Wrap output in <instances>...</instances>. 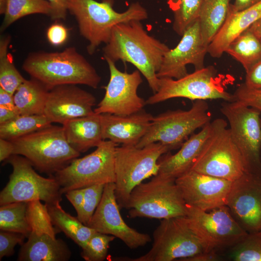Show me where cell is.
Wrapping results in <instances>:
<instances>
[{
  "label": "cell",
  "mask_w": 261,
  "mask_h": 261,
  "mask_svg": "<svg viewBox=\"0 0 261 261\" xmlns=\"http://www.w3.org/2000/svg\"><path fill=\"white\" fill-rule=\"evenodd\" d=\"M105 60L108 65L110 78L104 87V96L94 109V112L126 116L142 111L146 104L137 93L143 82L141 72L138 70L131 73L123 72L117 68L115 62Z\"/></svg>",
  "instance_id": "9a60e30c"
},
{
  "label": "cell",
  "mask_w": 261,
  "mask_h": 261,
  "mask_svg": "<svg viewBox=\"0 0 261 261\" xmlns=\"http://www.w3.org/2000/svg\"><path fill=\"white\" fill-rule=\"evenodd\" d=\"M231 0H203L198 20L203 41L207 46L225 22Z\"/></svg>",
  "instance_id": "4316f807"
},
{
  "label": "cell",
  "mask_w": 261,
  "mask_h": 261,
  "mask_svg": "<svg viewBox=\"0 0 261 261\" xmlns=\"http://www.w3.org/2000/svg\"><path fill=\"white\" fill-rule=\"evenodd\" d=\"M224 255L218 253L203 252L192 257L182 259L181 261H218L224 259Z\"/></svg>",
  "instance_id": "f6af8a7d"
},
{
  "label": "cell",
  "mask_w": 261,
  "mask_h": 261,
  "mask_svg": "<svg viewBox=\"0 0 261 261\" xmlns=\"http://www.w3.org/2000/svg\"><path fill=\"white\" fill-rule=\"evenodd\" d=\"M225 52L239 62L246 72L261 61V41L248 29L230 43Z\"/></svg>",
  "instance_id": "f1b7e54d"
},
{
  "label": "cell",
  "mask_w": 261,
  "mask_h": 261,
  "mask_svg": "<svg viewBox=\"0 0 261 261\" xmlns=\"http://www.w3.org/2000/svg\"><path fill=\"white\" fill-rule=\"evenodd\" d=\"M175 180L158 173L135 187L126 208L130 218L163 219L185 216L186 203Z\"/></svg>",
  "instance_id": "52a82bcc"
},
{
  "label": "cell",
  "mask_w": 261,
  "mask_h": 261,
  "mask_svg": "<svg viewBox=\"0 0 261 261\" xmlns=\"http://www.w3.org/2000/svg\"><path fill=\"white\" fill-rule=\"evenodd\" d=\"M234 101L254 108L261 113V89H255L240 84L233 93Z\"/></svg>",
  "instance_id": "f35d334b"
},
{
  "label": "cell",
  "mask_w": 261,
  "mask_h": 261,
  "mask_svg": "<svg viewBox=\"0 0 261 261\" xmlns=\"http://www.w3.org/2000/svg\"><path fill=\"white\" fill-rule=\"evenodd\" d=\"M46 205L53 224L82 249L97 232L94 229L82 223L77 217L65 212L61 207L60 202Z\"/></svg>",
  "instance_id": "83f0119b"
},
{
  "label": "cell",
  "mask_w": 261,
  "mask_h": 261,
  "mask_svg": "<svg viewBox=\"0 0 261 261\" xmlns=\"http://www.w3.org/2000/svg\"><path fill=\"white\" fill-rule=\"evenodd\" d=\"M258 233L260 236H261V231H260V232H258Z\"/></svg>",
  "instance_id": "816d5d0a"
},
{
  "label": "cell",
  "mask_w": 261,
  "mask_h": 261,
  "mask_svg": "<svg viewBox=\"0 0 261 261\" xmlns=\"http://www.w3.org/2000/svg\"><path fill=\"white\" fill-rule=\"evenodd\" d=\"M72 253L61 239L46 233L31 232L28 240L21 245L17 261H67Z\"/></svg>",
  "instance_id": "d4e9b609"
},
{
  "label": "cell",
  "mask_w": 261,
  "mask_h": 261,
  "mask_svg": "<svg viewBox=\"0 0 261 261\" xmlns=\"http://www.w3.org/2000/svg\"><path fill=\"white\" fill-rule=\"evenodd\" d=\"M261 1V0H234L231 4V8L235 11H241L250 7Z\"/></svg>",
  "instance_id": "c3c4849f"
},
{
  "label": "cell",
  "mask_w": 261,
  "mask_h": 261,
  "mask_svg": "<svg viewBox=\"0 0 261 261\" xmlns=\"http://www.w3.org/2000/svg\"><path fill=\"white\" fill-rule=\"evenodd\" d=\"M11 141L14 146L13 155L26 158L39 172L50 174L80 154L68 143L62 126L51 124Z\"/></svg>",
  "instance_id": "5b68a950"
},
{
  "label": "cell",
  "mask_w": 261,
  "mask_h": 261,
  "mask_svg": "<svg viewBox=\"0 0 261 261\" xmlns=\"http://www.w3.org/2000/svg\"><path fill=\"white\" fill-rule=\"evenodd\" d=\"M173 13V29L182 36L199 17L203 0H166Z\"/></svg>",
  "instance_id": "836d02e7"
},
{
  "label": "cell",
  "mask_w": 261,
  "mask_h": 261,
  "mask_svg": "<svg viewBox=\"0 0 261 261\" xmlns=\"http://www.w3.org/2000/svg\"><path fill=\"white\" fill-rule=\"evenodd\" d=\"M261 41V17L248 28Z\"/></svg>",
  "instance_id": "f907efd6"
},
{
  "label": "cell",
  "mask_w": 261,
  "mask_h": 261,
  "mask_svg": "<svg viewBox=\"0 0 261 261\" xmlns=\"http://www.w3.org/2000/svg\"><path fill=\"white\" fill-rule=\"evenodd\" d=\"M169 47L149 35L141 21L131 20L115 26L103 48L104 59L121 60L134 65L146 79L153 93L159 88V71Z\"/></svg>",
  "instance_id": "6da1fadb"
},
{
  "label": "cell",
  "mask_w": 261,
  "mask_h": 261,
  "mask_svg": "<svg viewBox=\"0 0 261 261\" xmlns=\"http://www.w3.org/2000/svg\"><path fill=\"white\" fill-rule=\"evenodd\" d=\"M176 98L191 101L222 100L234 101L233 94L228 92L220 82L213 66L195 70L179 79H159L157 91L149 97L146 104H155Z\"/></svg>",
  "instance_id": "4fadbf2b"
},
{
  "label": "cell",
  "mask_w": 261,
  "mask_h": 261,
  "mask_svg": "<svg viewBox=\"0 0 261 261\" xmlns=\"http://www.w3.org/2000/svg\"><path fill=\"white\" fill-rule=\"evenodd\" d=\"M117 146L110 140H103L93 152L74 159L53 174L62 194L94 185L115 183V155Z\"/></svg>",
  "instance_id": "30bf717a"
},
{
  "label": "cell",
  "mask_w": 261,
  "mask_h": 261,
  "mask_svg": "<svg viewBox=\"0 0 261 261\" xmlns=\"http://www.w3.org/2000/svg\"><path fill=\"white\" fill-rule=\"evenodd\" d=\"M49 90L35 79H26L13 95L20 115H43Z\"/></svg>",
  "instance_id": "484cf974"
},
{
  "label": "cell",
  "mask_w": 261,
  "mask_h": 261,
  "mask_svg": "<svg viewBox=\"0 0 261 261\" xmlns=\"http://www.w3.org/2000/svg\"><path fill=\"white\" fill-rule=\"evenodd\" d=\"M115 189V183L105 185L101 201L87 226L97 232L119 238L130 249L145 246L151 241V237L125 223L120 213Z\"/></svg>",
  "instance_id": "2e32d148"
},
{
  "label": "cell",
  "mask_w": 261,
  "mask_h": 261,
  "mask_svg": "<svg viewBox=\"0 0 261 261\" xmlns=\"http://www.w3.org/2000/svg\"><path fill=\"white\" fill-rule=\"evenodd\" d=\"M260 17L261 1L241 11L233 10L230 4L226 20L208 45L207 53L213 58L221 57L230 43Z\"/></svg>",
  "instance_id": "603a6c76"
},
{
  "label": "cell",
  "mask_w": 261,
  "mask_h": 261,
  "mask_svg": "<svg viewBox=\"0 0 261 261\" xmlns=\"http://www.w3.org/2000/svg\"><path fill=\"white\" fill-rule=\"evenodd\" d=\"M181 37L177 45L165 54L157 73L159 78H180L188 73L187 69L188 64L193 65L195 70L205 67L204 58L208 46L203 41L198 19Z\"/></svg>",
  "instance_id": "d6986e66"
},
{
  "label": "cell",
  "mask_w": 261,
  "mask_h": 261,
  "mask_svg": "<svg viewBox=\"0 0 261 261\" xmlns=\"http://www.w3.org/2000/svg\"><path fill=\"white\" fill-rule=\"evenodd\" d=\"M244 84L249 88L261 89V61L246 72Z\"/></svg>",
  "instance_id": "b9f144b4"
},
{
  "label": "cell",
  "mask_w": 261,
  "mask_h": 261,
  "mask_svg": "<svg viewBox=\"0 0 261 261\" xmlns=\"http://www.w3.org/2000/svg\"><path fill=\"white\" fill-rule=\"evenodd\" d=\"M62 125L68 143L79 153L97 147L103 141L101 114L94 112L69 120Z\"/></svg>",
  "instance_id": "cb8c5ba5"
},
{
  "label": "cell",
  "mask_w": 261,
  "mask_h": 261,
  "mask_svg": "<svg viewBox=\"0 0 261 261\" xmlns=\"http://www.w3.org/2000/svg\"><path fill=\"white\" fill-rule=\"evenodd\" d=\"M211 119L206 101H194L188 110L168 111L154 116L148 130L136 146L159 142L171 150L177 149L197 129L209 123Z\"/></svg>",
  "instance_id": "9c48e42d"
},
{
  "label": "cell",
  "mask_w": 261,
  "mask_h": 261,
  "mask_svg": "<svg viewBox=\"0 0 261 261\" xmlns=\"http://www.w3.org/2000/svg\"><path fill=\"white\" fill-rule=\"evenodd\" d=\"M153 116L144 111L130 115L101 114L103 140L136 146L146 134Z\"/></svg>",
  "instance_id": "44dd1931"
},
{
  "label": "cell",
  "mask_w": 261,
  "mask_h": 261,
  "mask_svg": "<svg viewBox=\"0 0 261 261\" xmlns=\"http://www.w3.org/2000/svg\"><path fill=\"white\" fill-rule=\"evenodd\" d=\"M14 145L12 141L0 138V161L6 160L13 155Z\"/></svg>",
  "instance_id": "7dc6e473"
},
{
  "label": "cell",
  "mask_w": 261,
  "mask_h": 261,
  "mask_svg": "<svg viewBox=\"0 0 261 261\" xmlns=\"http://www.w3.org/2000/svg\"><path fill=\"white\" fill-rule=\"evenodd\" d=\"M67 29L62 25L54 24L50 26L46 32L48 42L53 45L58 46L64 44L68 38Z\"/></svg>",
  "instance_id": "60d3db41"
},
{
  "label": "cell",
  "mask_w": 261,
  "mask_h": 261,
  "mask_svg": "<svg viewBox=\"0 0 261 261\" xmlns=\"http://www.w3.org/2000/svg\"><path fill=\"white\" fill-rule=\"evenodd\" d=\"M0 106L14 107V95L0 87Z\"/></svg>",
  "instance_id": "681fc988"
},
{
  "label": "cell",
  "mask_w": 261,
  "mask_h": 261,
  "mask_svg": "<svg viewBox=\"0 0 261 261\" xmlns=\"http://www.w3.org/2000/svg\"><path fill=\"white\" fill-rule=\"evenodd\" d=\"M175 182L186 204L205 211L226 205L232 183L191 170Z\"/></svg>",
  "instance_id": "ac0fdd59"
},
{
  "label": "cell",
  "mask_w": 261,
  "mask_h": 261,
  "mask_svg": "<svg viewBox=\"0 0 261 261\" xmlns=\"http://www.w3.org/2000/svg\"><path fill=\"white\" fill-rule=\"evenodd\" d=\"M11 42L10 35L0 40V87L13 94L26 80L17 70L13 57L8 51Z\"/></svg>",
  "instance_id": "d6a6232c"
},
{
  "label": "cell",
  "mask_w": 261,
  "mask_h": 261,
  "mask_svg": "<svg viewBox=\"0 0 261 261\" xmlns=\"http://www.w3.org/2000/svg\"><path fill=\"white\" fill-rule=\"evenodd\" d=\"M96 102L93 95L76 85L58 86L49 90L44 115L51 123L63 124L94 113Z\"/></svg>",
  "instance_id": "ffe728a7"
},
{
  "label": "cell",
  "mask_w": 261,
  "mask_h": 261,
  "mask_svg": "<svg viewBox=\"0 0 261 261\" xmlns=\"http://www.w3.org/2000/svg\"><path fill=\"white\" fill-rule=\"evenodd\" d=\"M226 205L247 232L261 231V177L247 173L233 181Z\"/></svg>",
  "instance_id": "e0dca14e"
},
{
  "label": "cell",
  "mask_w": 261,
  "mask_h": 261,
  "mask_svg": "<svg viewBox=\"0 0 261 261\" xmlns=\"http://www.w3.org/2000/svg\"><path fill=\"white\" fill-rule=\"evenodd\" d=\"M159 142L142 147L116 146L115 155V195L120 208L126 209L132 190L143 181L157 174L160 157L171 151Z\"/></svg>",
  "instance_id": "277c9868"
},
{
  "label": "cell",
  "mask_w": 261,
  "mask_h": 261,
  "mask_svg": "<svg viewBox=\"0 0 261 261\" xmlns=\"http://www.w3.org/2000/svg\"><path fill=\"white\" fill-rule=\"evenodd\" d=\"M220 110L247 172L261 177V113L235 101H224Z\"/></svg>",
  "instance_id": "7c38bea8"
},
{
  "label": "cell",
  "mask_w": 261,
  "mask_h": 261,
  "mask_svg": "<svg viewBox=\"0 0 261 261\" xmlns=\"http://www.w3.org/2000/svg\"><path fill=\"white\" fill-rule=\"evenodd\" d=\"M26 236L20 233L2 231L0 232V260L4 257H9L14 253L15 246L24 244Z\"/></svg>",
  "instance_id": "ab89813d"
},
{
  "label": "cell",
  "mask_w": 261,
  "mask_h": 261,
  "mask_svg": "<svg viewBox=\"0 0 261 261\" xmlns=\"http://www.w3.org/2000/svg\"><path fill=\"white\" fill-rule=\"evenodd\" d=\"M150 249L129 261H180L204 252L194 233L188 227L185 216L161 219L153 233Z\"/></svg>",
  "instance_id": "5bb4252c"
},
{
  "label": "cell",
  "mask_w": 261,
  "mask_h": 261,
  "mask_svg": "<svg viewBox=\"0 0 261 261\" xmlns=\"http://www.w3.org/2000/svg\"><path fill=\"white\" fill-rule=\"evenodd\" d=\"M116 237L96 232L82 248L81 256L86 261H103L107 256L110 243Z\"/></svg>",
  "instance_id": "8d00e7d4"
},
{
  "label": "cell",
  "mask_w": 261,
  "mask_h": 261,
  "mask_svg": "<svg viewBox=\"0 0 261 261\" xmlns=\"http://www.w3.org/2000/svg\"><path fill=\"white\" fill-rule=\"evenodd\" d=\"M51 6L46 0H0V13L4 15L0 29L4 30L24 16L32 14L50 15Z\"/></svg>",
  "instance_id": "f546056e"
},
{
  "label": "cell",
  "mask_w": 261,
  "mask_h": 261,
  "mask_svg": "<svg viewBox=\"0 0 261 261\" xmlns=\"http://www.w3.org/2000/svg\"><path fill=\"white\" fill-rule=\"evenodd\" d=\"M28 216L31 232L36 233H46L56 237L57 231L53 227L47 206L40 201L28 203Z\"/></svg>",
  "instance_id": "d590c367"
},
{
  "label": "cell",
  "mask_w": 261,
  "mask_h": 261,
  "mask_svg": "<svg viewBox=\"0 0 261 261\" xmlns=\"http://www.w3.org/2000/svg\"><path fill=\"white\" fill-rule=\"evenodd\" d=\"M114 2V0H67L68 11L75 17L80 34L88 42L87 51L90 55L102 43L108 42L116 25L148 18L146 10L139 2L132 3L121 13L113 9Z\"/></svg>",
  "instance_id": "3957f363"
},
{
  "label": "cell",
  "mask_w": 261,
  "mask_h": 261,
  "mask_svg": "<svg viewBox=\"0 0 261 261\" xmlns=\"http://www.w3.org/2000/svg\"><path fill=\"white\" fill-rule=\"evenodd\" d=\"M13 168L9 180L0 191V205L15 202L43 201L46 204L60 202L62 193L54 177L45 178L38 174L25 157L12 155L5 160Z\"/></svg>",
  "instance_id": "8fae6325"
},
{
  "label": "cell",
  "mask_w": 261,
  "mask_h": 261,
  "mask_svg": "<svg viewBox=\"0 0 261 261\" xmlns=\"http://www.w3.org/2000/svg\"><path fill=\"white\" fill-rule=\"evenodd\" d=\"M52 124L44 115H19L0 124V138L12 141Z\"/></svg>",
  "instance_id": "4dcf8cb0"
},
{
  "label": "cell",
  "mask_w": 261,
  "mask_h": 261,
  "mask_svg": "<svg viewBox=\"0 0 261 261\" xmlns=\"http://www.w3.org/2000/svg\"><path fill=\"white\" fill-rule=\"evenodd\" d=\"M227 126L222 118L211 122L210 133L191 170L232 182L250 173Z\"/></svg>",
  "instance_id": "8992f818"
},
{
  "label": "cell",
  "mask_w": 261,
  "mask_h": 261,
  "mask_svg": "<svg viewBox=\"0 0 261 261\" xmlns=\"http://www.w3.org/2000/svg\"><path fill=\"white\" fill-rule=\"evenodd\" d=\"M28 203L15 202L0 205V230L22 233L28 238L31 232Z\"/></svg>",
  "instance_id": "1f68e13d"
},
{
  "label": "cell",
  "mask_w": 261,
  "mask_h": 261,
  "mask_svg": "<svg viewBox=\"0 0 261 261\" xmlns=\"http://www.w3.org/2000/svg\"><path fill=\"white\" fill-rule=\"evenodd\" d=\"M22 68L49 90L64 85H84L97 88L101 80L95 69L74 47L60 52L30 53Z\"/></svg>",
  "instance_id": "7a4b0ae2"
},
{
  "label": "cell",
  "mask_w": 261,
  "mask_h": 261,
  "mask_svg": "<svg viewBox=\"0 0 261 261\" xmlns=\"http://www.w3.org/2000/svg\"><path fill=\"white\" fill-rule=\"evenodd\" d=\"M104 186V184H98L84 188V203L80 212L77 214V218L84 225H87L90 222L99 204Z\"/></svg>",
  "instance_id": "74e56055"
},
{
  "label": "cell",
  "mask_w": 261,
  "mask_h": 261,
  "mask_svg": "<svg viewBox=\"0 0 261 261\" xmlns=\"http://www.w3.org/2000/svg\"><path fill=\"white\" fill-rule=\"evenodd\" d=\"M65 196L74 207L77 214H78L82 209L84 203V188L71 190L65 193Z\"/></svg>",
  "instance_id": "ee69618b"
},
{
  "label": "cell",
  "mask_w": 261,
  "mask_h": 261,
  "mask_svg": "<svg viewBox=\"0 0 261 261\" xmlns=\"http://www.w3.org/2000/svg\"><path fill=\"white\" fill-rule=\"evenodd\" d=\"M51 6L50 16L53 20L64 19L68 11L67 0H48Z\"/></svg>",
  "instance_id": "7bdbcfd3"
},
{
  "label": "cell",
  "mask_w": 261,
  "mask_h": 261,
  "mask_svg": "<svg viewBox=\"0 0 261 261\" xmlns=\"http://www.w3.org/2000/svg\"><path fill=\"white\" fill-rule=\"evenodd\" d=\"M233 261H261V236L258 233L248 235L225 254Z\"/></svg>",
  "instance_id": "e575fe53"
},
{
  "label": "cell",
  "mask_w": 261,
  "mask_h": 261,
  "mask_svg": "<svg viewBox=\"0 0 261 261\" xmlns=\"http://www.w3.org/2000/svg\"><path fill=\"white\" fill-rule=\"evenodd\" d=\"M19 115H20L15 106H0V124L10 121Z\"/></svg>",
  "instance_id": "bcb514c9"
},
{
  "label": "cell",
  "mask_w": 261,
  "mask_h": 261,
  "mask_svg": "<svg viewBox=\"0 0 261 261\" xmlns=\"http://www.w3.org/2000/svg\"><path fill=\"white\" fill-rule=\"evenodd\" d=\"M211 130V122L193 133L184 142L174 154L170 151L162 155L158 160L159 173L166 177L176 179L190 170L199 156Z\"/></svg>",
  "instance_id": "7402d4cb"
},
{
  "label": "cell",
  "mask_w": 261,
  "mask_h": 261,
  "mask_svg": "<svg viewBox=\"0 0 261 261\" xmlns=\"http://www.w3.org/2000/svg\"><path fill=\"white\" fill-rule=\"evenodd\" d=\"M186 205L185 216L188 225L204 252L223 255L248 234L223 205L205 211Z\"/></svg>",
  "instance_id": "ba28073f"
}]
</instances>
